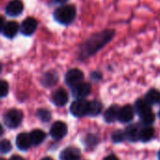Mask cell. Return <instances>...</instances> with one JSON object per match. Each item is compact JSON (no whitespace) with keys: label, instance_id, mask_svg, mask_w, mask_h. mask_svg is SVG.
<instances>
[{"label":"cell","instance_id":"obj_8","mask_svg":"<svg viewBox=\"0 0 160 160\" xmlns=\"http://www.w3.org/2000/svg\"><path fill=\"white\" fill-rule=\"evenodd\" d=\"M37 27H38L37 20L33 17H28L22 22L21 27H20V30H21V33L23 35L30 36L36 31Z\"/></svg>","mask_w":160,"mask_h":160},{"label":"cell","instance_id":"obj_7","mask_svg":"<svg viewBox=\"0 0 160 160\" xmlns=\"http://www.w3.org/2000/svg\"><path fill=\"white\" fill-rule=\"evenodd\" d=\"M72 96L77 100V99H84L85 97H87L91 92H92V87L89 83H84L81 82L77 85H75L74 87H72Z\"/></svg>","mask_w":160,"mask_h":160},{"label":"cell","instance_id":"obj_2","mask_svg":"<svg viewBox=\"0 0 160 160\" xmlns=\"http://www.w3.org/2000/svg\"><path fill=\"white\" fill-rule=\"evenodd\" d=\"M76 15L75 8L72 5H64L58 8L54 12L55 19L62 24V25H69L71 24Z\"/></svg>","mask_w":160,"mask_h":160},{"label":"cell","instance_id":"obj_29","mask_svg":"<svg viewBox=\"0 0 160 160\" xmlns=\"http://www.w3.org/2000/svg\"><path fill=\"white\" fill-rule=\"evenodd\" d=\"M4 18L1 16V15H0V31H1L3 28H4Z\"/></svg>","mask_w":160,"mask_h":160},{"label":"cell","instance_id":"obj_9","mask_svg":"<svg viewBox=\"0 0 160 160\" xmlns=\"http://www.w3.org/2000/svg\"><path fill=\"white\" fill-rule=\"evenodd\" d=\"M67 131H68V128H67L66 123H64L63 122L58 121L53 123L50 129V134L53 138L61 139L62 138L65 137V135L67 134Z\"/></svg>","mask_w":160,"mask_h":160},{"label":"cell","instance_id":"obj_30","mask_svg":"<svg viewBox=\"0 0 160 160\" xmlns=\"http://www.w3.org/2000/svg\"><path fill=\"white\" fill-rule=\"evenodd\" d=\"M104 160H118V158L115 156V155H113V154H110V155H108V156H107Z\"/></svg>","mask_w":160,"mask_h":160},{"label":"cell","instance_id":"obj_36","mask_svg":"<svg viewBox=\"0 0 160 160\" xmlns=\"http://www.w3.org/2000/svg\"><path fill=\"white\" fill-rule=\"evenodd\" d=\"M158 157H159V159H160V151H159V153H158Z\"/></svg>","mask_w":160,"mask_h":160},{"label":"cell","instance_id":"obj_12","mask_svg":"<svg viewBox=\"0 0 160 160\" xmlns=\"http://www.w3.org/2000/svg\"><path fill=\"white\" fill-rule=\"evenodd\" d=\"M59 158L60 160H79L80 151L76 147H68L61 152Z\"/></svg>","mask_w":160,"mask_h":160},{"label":"cell","instance_id":"obj_14","mask_svg":"<svg viewBox=\"0 0 160 160\" xmlns=\"http://www.w3.org/2000/svg\"><path fill=\"white\" fill-rule=\"evenodd\" d=\"M16 145H17L18 149H20L21 151L28 150L30 148V146L32 145L30 135H28L27 133L19 134L16 138Z\"/></svg>","mask_w":160,"mask_h":160},{"label":"cell","instance_id":"obj_28","mask_svg":"<svg viewBox=\"0 0 160 160\" xmlns=\"http://www.w3.org/2000/svg\"><path fill=\"white\" fill-rule=\"evenodd\" d=\"M91 76H92V78L96 79V80H99V79L101 78V73H99V72H92V73L91 74Z\"/></svg>","mask_w":160,"mask_h":160},{"label":"cell","instance_id":"obj_22","mask_svg":"<svg viewBox=\"0 0 160 160\" xmlns=\"http://www.w3.org/2000/svg\"><path fill=\"white\" fill-rule=\"evenodd\" d=\"M101 110H102V104L99 101H92V102H89L88 115L97 116L98 114H100Z\"/></svg>","mask_w":160,"mask_h":160},{"label":"cell","instance_id":"obj_34","mask_svg":"<svg viewBox=\"0 0 160 160\" xmlns=\"http://www.w3.org/2000/svg\"><path fill=\"white\" fill-rule=\"evenodd\" d=\"M42 160H53V159L50 158V157H44V158H42Z\"/></svg>","mask_w":160,"mask_h":160},{"label":"cell","instance_id":"obj_24","mask_svg":"<svg viewBox=\"0 0 160 160\" xmlns=\"http://www.w3.org/2000/svg\"><path fill=\"white\" fill-rule=\"evenodd\" d=\"M12 150V144L9 140L4 139L0 141V152L1 153H7Z\"/></svg>","mask_w":160,"mask_h":160},{"label":"cell","instance_id":"obj_20","mask_svg":"<svg viewBox=\"0 0 160 160\" xmlns=\"http://www.w3.org/2000/svg\"><path fill=\"white\" fill-rule=\"evenodd\" d=\"M154 136V129L151 126L144 127L140 130L139 134V139L143 142H147L151 140Z\"/></svg>","mask_w":160,"mask_h":160},{"label":"cell","instance_id":"obj_35","mask_svg":"<svg viewBox=\"0 0 160 160\" xmlns=\"http://www.w3.org/2000/svg\"><path fill=\"white\" fill-rule=\"evenodd\" d=\"M1 71H2V64L0 63V72H1Z\"/></svg>","mask_w":160,"mask_h":160},{"label":"cell","instance_id":"obj_4","mask_svg":"<svg viewBox=\"0 0 160 160\" xmlns=\"http://www.w3.org/2000/svg\"><path fill=\"white\" fill-rule=\"evenodd\" d=\"M23 120V113L18 109H12L7 112L5 115L4 121L8 127L10 128H16L19 126Z\"/></svg>","mask_w":160,"mask_h":160},{"label":"cell","instance_id":"obj_27","mask_svg":"<svg viewBox=\"0 0 160 160\" xmlns=\"http://www.w3.org/2000/svg\"><path fill=\"white\" fill-rule=\"evenodd\" d=\"M86 142L90 146L96 145V143L98 142V138L97 136H94V135H88V137L86 138Z\"/></svg>","mask_w":160,"mask_h":160},{"label":"cell","instance_id":"obj_13","mask_svg":"<svg viewBox=\"0 0 160 160\" xmlns=\"http://www.w3.org/2000/svg\"><path fill=\"white\" fill-rule=\"evenodd\" d=\"M53 103L58 107H63L68 102V93L63 89L57 90L52 96Z\"/></svg>","mask_w":160,"mask_h":160},{"label":"cell","instance_id":"obj_15","mask_svg":"<svg viewBox=\"0 0 160 160\" xmlns=\"http://www.w3.org/2000/svg\"><path fill=\"white\" fill-rule=\"evenodd\" d=\"M19 30V25L16 22H8L3 28V34L5 37L7 38H13L16 36V34L18 33Z\"/></svg>","mask_w":160,"mask_h":160},{"label":"cell","instance_id":"obj_16","mask_svg":"<svg viewBox=\"0 0 160 160\" xmlns=\"http://www.w3.org/2000/svg\"><path fill=\"white\" fill-rule=\"evenodd\" d=\"M139 134L140 130H138V127L136 124L129 125L125 130V137L132 142H136L139 139Z\"/></svg>","mask_w":160,"mask_h":160},{"label":"cell","instance_id":"obj_6","mask_svg":"<svg viewBox=\"0 0 160 160\" xmlns=\"http://www.w3.org/2000/svg\"><path fill=\"white\" fill-rule=\"evenodd\" d=\"M84 79V73L79 69H72L67 72L65 75V82L70 87H74L75 85L82 82Z\"/></svg>","mask_w":160,"mask_h":160},{"label":"cell","instance_id":"obj_38","mask_svg":"<svg viewBox=\"0 0 160 160\" xmlns=\"http://www.w3.org/2000/svg\"><path fill=\"white\" fill-rule=\"evenodd\" d=\"M159 117H160V111H159Z\"/></svg>","mask_w":160,"mask_h":160},{"label":"cell","instance_id":"obj_11","mask_svg":"<svg viewBox=\"0 0 160 160\" xmlns=\"http://www.w3.org/2000/svg\"><path fill=\"white\" fill-rule=\"evenodd\" d=\"M134 115H135V110L133 107L130 105H126L122 108H120L118 120L122 122H129L133 120Z\"/></svg>","mask_w":160,"mask_h":160},{"label":"cell","instance_id":"obj_19","mask_svg":"<svg viewBox=\"0 0 160 160\" xmlns=\"http://www.w3.org/2000/svg\"><path fill=\"white\" fill-rule=\"evenodd\" d=\"M30 138H31V142L33 145H39L41 144L44 138H45V133L40 129H35L33 130L30 134Z\"/></svg>","mask_w":160,"mask_h":160},{"label":"cell","instance_id":"obj_1","mask_svg":"<svg viewBox=\"0 0 160 160\" xmlns=\"http://www.w3.org/2000/svg\"><path fill=\"white\" fill-rule=\"evenodd\" d=\"M114 30H105L91 37L80 49V58H87L104 47L114 36Z\"/></svg>","mask_w":160,"mask_h":160},{"label":"cell","instance_id":"obj_37","mask_svg":"<svg viewBox=\"0 0 160 160\" xmlns=\"http://www.w3.org/2000/svg\"><path fill=\"white\" fill-rule=\"evenodd\" d=\"M0 160H5L4 158H2V157H0Z\"/></svg>","mask_w":160,"mask_h":160},{"label":"cell","instance_id":"obj_5","mask_svg":"<svg viewBox=\"0 0 160 160\" xmlns=\"http://www.w3.org/2000/svg\"><path fill=\"white\" fill-rule=\"evenodd\" d=\"M89 102L85 99H77L75 100L70 108L71 113L75 117H82L88 114Z\"/></svg>","mask_w":160,"mask_h":160},{"label":"cell","instance_id":"obj_31","mask_svg":"<svg viewBox=\"0 0 160 160\" xmlns=\"http://www.w3.org/2000/svg\"><path fill=\"white\" fill-rule=\"evenodd\" d=\"M10 160H25L23 157H21V156H18V155H13V156H12L11 157V159Z\"/></svg>","mask_w":160,"mask_h":160},{"label":"cell","instance_id":"obj_10","mask_svg":"<svg viewBox=\"0 0 160 160\" xmlns=\"http://www.w3.org/2000/svg\"><path fill=\"white\" fill-rule=\"evenodd\" d=\"M24 10V4L21 0H12L6 7V13L9 16H18L22 13Z\"/></svg>","mask_w":160,"mask_h":160},{"label":"cell","instance_id":"obj_25","mask_svg":"<svg viewBox=\"0 0 160 160\" xmlns=\"http://www.w3.org/2000/svg\"><path fill=\"white\" fill-rule=\"evenodd\" d=\"M125 138V133H123L122 131L121 130H118V131H115L113 134H112V140L115 142V143H119V142H122Z\"/></svg>","mask_w":160,"mask_h":160},{"label":"cell","instance_id":"obj_26","mask_svg":"<svg viewBox=\"0 0 160 160\" xmlns=\"http://www.w3.org/2000/svg\"><path fill=\"white\" fill-rule=\"evenodd\" d=\"M9 92V85L4 80H0V98L5 97Z\"/></svg>","mask_w":160,"mask_h":160},{"label":"cell","instance_id":"obj_23","mask_svg":"<svg viewBox=\"0 0 160 160\" xmlns=\"http://www.w3.org/2000/svg\"><path fill=\"white\" fill-rule=\"evenodd\" d=\"M37 116L40 118V120L42 122H49L50 119H51V113L50 111H48L47 109H44V108H42V109H39L37 111Z\"/></svg>","mask_w":160,"mask_h":160},{"label":"cell","instance_id":"obj_18","mask_svg":"<svg viewBox=\"0 0 160 160\" xmlns=\"http://www.w3.org/2000/svg\"><path fill=\"white\" fill-rule=\"evenodd\" d=\"M119 111H120V108H118L117 105L109 107V108L105 112V115H104V118H105L106 122H113L116 119H118Z\"/></svg>","mask_w":160,"mask_h":160},{"label":"cell","instance_id":"obj_33","mask_svg":"<svg viewBox=\"0 0 160 160\" xmlns=\"http://www.w3.org/2000/svg\"><path fill=\"white\" fill-rule=\"evenodd\" d=\"M3 134V127L0 125V136H1Z\"/></svg>","mask_w":160,"mask_h":160},{"label":"cell","instance_id":"obj_32","mask_svg":"<svg viewBox=\"0 0 160 160\" xmlns=\"http://www.w3.org/2000/svg\"><path fill=\"white\" fill-rule=\"evenodd\" d=\"M56 1H57L58 3H64V2L68 1V0H56Z\"/></svg>","mask_w":160,"mask_h":160},{"label":"cell","instance_id":"obj_3","mask_svg":"<svg viewBox=\"0 0 160 160\" xmlns=\"http://www.w3.org/2000/svg\"><path fill=\"white\" fill-rule=\"evenodd\" d=\"M136 110L140 118V120L142 121V122H144L145 124H152L154 122V114L152 113L149 104L143 100V99H138L136 104Z\"/></svg>","mask_w":160,"mask_h":160},{"label":"cell","instance_id":"obj_21","mask_svg":"<svg viewBox=\"0 0 160 160\" xmlns=\"http://www.w3.org/2000/svg\"><path fill=\"white\" fill-rule=\"evenodd\" d=\"M145 101L149 105L158 104L160 102V92L156 90H150L145 96Z\"/></svg>","mask_w":160,"mask_h":160},{"label":"cell","instance_id":"obj_17","mask_svg":"<svg viewBox=\"0 0 160 160\" xmlns=\"http://www.w3.org/2000/svg\"><path fill=\"white\" fill-rule=\"evenodd\" d=\"M58 73L56 72H46L43 76H42V85L46 86V87H51L53 85H55L57 82H58Z\"/></svg>","mask_w":160,"mask_h":160}]
</instances>
